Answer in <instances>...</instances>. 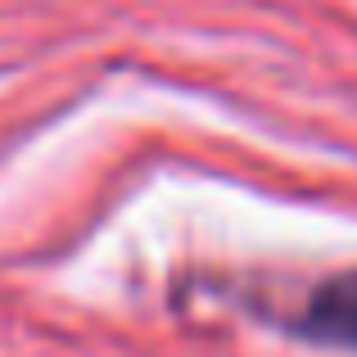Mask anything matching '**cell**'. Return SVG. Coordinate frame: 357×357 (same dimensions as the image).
I'll list each match as a JSON object with an SVG mask.
<instances>
[{"instance_id":"6da1fadb","label":"cell","mask_w":357,"mask_h":357,"mask_svg":"<svg viewBox=\"0 0 357 357\" xmlns=\"http://www.w3.org/2000/svg\"><path fill=\"white\" fill-rule=\"evenodd\" d=\"M289 331L312 344L357 353V271L326 276L321 285L307 289L303 307L289 317Z\"/></svg>"}]
</instances>
